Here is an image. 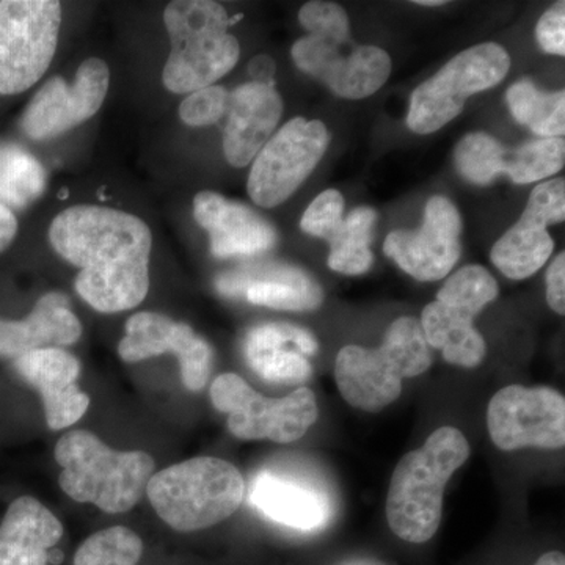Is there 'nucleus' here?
<instances>
[{
  "label": "nucleus",
  "instance_id": "obj_16",
  "mask_svg": "<svg viewBox=\"0 0 565 565\" xmlns=\"http://www.w3.org/2000/svg\"><path fill=\"white\" fill-rule=\"evenodd\" d=\"M215 288L225 297H245L259 307L311 311L321 307L323 292L311 275L278 263H258L218 275Z\"/></svg>",
  "mask_w": 565,
  "mask_h": 565
},
{
  "label": "nucleus",
  "instance_id": "obj_2",
  "mask_svg": "<svg viewBox=\"0 0 565 565\" xmlns=\"http://www.w3.org/2000/svg\"><path fill=\"white\" fill-rule=\"evenodd\" d=\"M471 448L465 435L444 426L423 448L408 452L394 468L386 498V520L397 537L411 544L430 541L444 516V494Z\"/></svg>",
  "mask_w": 565,
  "mask_h": 565
},
{
  "label": "nucleus",
  "instance_id": "obj_10",
  "mask_svg": "<svg viewBox=\"0 0 565 565\" xmlns=\"http://www.w3.org/2000/svg\"><path fill=\"white\" fill-rule=\"evenodd\" d=\"M330 143L322 121L292 118L275 132L253 161L247 191L262 207L285 203L321 162Z\"/></svg>",
  "mask_w": 565,
  "mask_h": 565
},
{
  "label": "nucleus",
  "instance_id": "obj_15",
  "mask_svg": "<svg viewBox=\"0 0 565 565\" xmlns=\"http://www.w3.org/2000/svg\"><path fill=\"white\" fill-rule=\"evenodd\" d=\"M169 352L178 356L185 388L203 390L210 381L212 349L192 327L150 311L134 315L126 323L125 338L118 344L125 362L137 363Z\"/></svg>",
  "mask_w": 565,
  "mask_h": 565
},
{
  "label": "nucleus",
  "instance_id": "obj_25",
  "mask_svg": "<svg viewBox=\"0 0 565 565\" xmlns=\"http://www.w3.org/2000/svg\"><path fill=\"white\" fill-rule=\"evenodd\" d=\"M475 316L438 300L427 305L419 321L427 345L440 349L446 362L456 366H479L484 362L487 344L473 327Z\"/></svg>",
  "mask_w": 565,
  "mask_h": 565
},
{
  "label": "nucleus",
  "instance_id": "obj_3",
  "mask_svg": "<svg viewBox=\"0 0 565 565\" xmlns=\"http://www.w3.org/2000/svg\"><path fill=\"white\" fill-rule=\"evenodd\" d=\"M169 61L162 73L167 90L193 93L214 85L236 66L241 44L230 33L228 13L211 0H174L163 11Z\"/></svg>",
  "mask_w": 565,
  "mask_h": 565
},
{
  "label": "nucleus",
  "instance_id": "obj_36",
  "mask_svg": "<svg viewBox=\"0 0 565 565\" xmlns=\"http://www.w3.org/2000/svg\"><path fill=\"white\" fill-rule=\"evenodd\" d=\"M542 50L553 55L565 54V3L557 2L542 14L535 28Z\"/></svg>",
  "mask_w": 565,
  "mask_h": 565
},
{
  "label": "nucleus",
  "instance_id": "obj_8",
  "mask_svg": "<svg viewBox=\"0 0 565 565\" xmlns=\"http://www.w3.org/2000/svg\"><path fill=\"white\" fill-rule=\"evenodd\" d=\"M211 401L218 412L228 415L230 433L241 440L292 444L308 433L319 416L318 401L307 386L269 399L233 373L215 379Z\"/></svg>",
  "mask_w": 565,
  "mask_h": 565
},
{
  "label": "nucleus",
  "instance_id": "obj_41",
  "mask_svg": "<svg viewBox=\"0 0 565 565\" xmlns=\"http://www.w3.org/2000/svg\"><path fill=\"white\" fill-rule=\"evenodd\" d=\"M534 565H565L564 553L548 552L539 557L537 563Z\"/></svg>",
  "mask_w": 565,
  "mask_h": 565
},
{
  "label": "nucleus",
  "instance_id": "obj_33",
  "mask_svg": "<svg viewBox=\"0 0 565 565\" xmlns=\"http://www.w3.org/2000/svg\"><path fill=\"white\" fill-rule=\"evenodd\" d=\"M230 93L221 85H210L191 93L180 106L181 120L189 126H210L228 109Z\"/></svg>",
  "mask_w": 565,
  "mask_h": 565
},
{
  "label": "nucleus",
  "instance_id": "obj_17",
  "mask_svg": "<svg viewBox=\"0 0 565 565\" xmlns=\"http://www.w3.org/2000/svg\"><path fill=\"white\" fill-rule=\"evenodd\" d=\"M14 367L25 382L41 393L51 429L73 426L88 411L90 397L77 386L79 360L65 349H41L25 353L14 360Z\"/></svg>",
  "mask_w": 565,
  "mask_h": 565
},
{
  "label": "nucleus",
  "instance_id": "obj_42",
  "mask_svg": "<svg viewBox=\"0 0 565 565\" xmlns=\"http://www.w3.org/2000/svg\"><path fill=\"white\" fill-rule=\"evenodd\" d=\"M418 6L422 7H435V6H444V0H418Z\"/></svg>",
  "mask_w": 565,
  "mask_h": 565
},
{
  "label": "nucleus",
  "instance_id": "obj_9",
  "mask_svg": "<svg viewBox=\"0 0 565 565\" xmlns=\"http://www.w3.org/2000/svg\"><path fill=\"white\" fill-rule=\"evenodd\" d=\"M62 25L55 0L0 2V95L29 90L50 68Z\"/></svg>",
  "mask_w": 565,
  "mask_h": 565
},
{
  "label": "nucleus",
  "instance_id": "obj_5",
  "mask_svg": "<svg viewBox=\"0 0 565 565\" xmlns=\"http://www.w3.org/2000/svg\"><path fill=\"white\" fill-rule=\"evenodd\" d=\"M433 364L418 319L404 316L386 330L379 349L345 345L334 363L341 396L364 412L384 411L403 393L404 379L416 377Z\"/></svg>",
  "mask_w": 565,
  "mask_h": 565
},
{
  "label": "nucleus",
  "instance_id": "obj_21",
  "mask_svg": "<svg viewBox=\"0 0 565 565\" xmlns=\"http://www.w3.org/2000/svg\"><path fill=\"white\" fill-rule=\"evenodd\" d=\"M82 326L61 292L41 297L22 321L0 318V359L17 360L41 349H62L79 340Z\"/></svg>",
  "mask_w": 565,
  "mask_h": 565
},
{
  "label": "nucleus",
  "instance_id": "obj_39",
  "mask_svg": "<svg viewBox=\"0 0 565 565\" xmlns=\"http://www.w3.org/2000/svg\"><path fill=\"white\" fill-rule=\"evenodd\" d=\"M248 74L258 84H274L275 62L269 55H256L248 63Z\"/></svg>",
  "mask_w": 565,
  "mask_h": 565
},
{
  "label": "nucleus",
  "instance_id": "obj_7",
  "mask_svg": "<svg viewBox=\"0 0 565 565\" xmlns=\"http://www.w3.org/2000/svg\"><path fill=\"white\" fill-rule=\"evenodd\" d=\"M509 68L511 57L500 44H476L460 52L416 88L408 107V128L416 134L438 131L462 114L468 98L500 84Z\"/></svg>",
  "mask_w": 565,
  "mask_h": 565
},
{
  "label": "nucleus",
  "instance_id": "obj_14",
  "mask_svg": "<svg viewBox=\"0 0 565 565\" xmlns=\"http://www.w3.org/2000/svg\"><path fill=\"white\" fill-rule=\"evenodd\" d=\"M459 211L445 196H433L426 204L422 228L388 234L384 252L415 280L437 281L451 273L460 258Z\"/></svg>",
  "mask_w": 565,
  "mask_h": 565
},
{
  "label": "nucleus",
  "instance_id": "obj_18",
  "mask_svg": "<svg viewBox=\"0 0 565 565\" xmlns=\"http://www.w3.org/2000/svg\"><path fill=\"white\" fill-rule=\"evenodd\" d=\"M193 218L210 234L211 253L217 258L253 256L277 244V232L270 223L250 207L230 202L221 193H196Z\"/></svg>",
  "mask_w": 565,
  "mask_h": 565
},
{
  "label": "nucleus",
  "instance_id": "obj_1",
  "mask_svg": "<svg viewBox=\"0 0 565 565\" xmlns=\"http://www.w3.org/2000/svg\"><path fill=\"white\" fill-rule=\"evenodd\" d=\"M50 241L79 269L76 291L99 313H120L143 302L152 234L141 218L111 207L71 206L52 221Z\"/></svg>",
  "mask_w": 565,
  "mask_h": 565
},
{
  "label": "nucleus",
  "instance_id": "obj_19",
  "mask_svg": "<svg viewBox=\"0 0 565 565\" xmlns=\"http://www.w3.org/2000/svg\"><path fill=\"white\" fill-rule=\"evenodd\" d=\"M226 115L223 152L233 167L244 169L255 161L280 122V93L275 90L274 84L250 82L241 85L230 95Z\"/></svg>",
  "mask_w": 565,
  "mask_h": 565
},
{
  "label": "nucleus",
  "instance_id": "obj_24",
  "mask_svg": "<svg viewBox=\"0 0 565 565\" xmlns=\"http://www.w3.org/2000/svg\"><path fill=\"white\" fill-rule=\"evenodd\" d=\"M535 211L526 204L520 221L493 245L492 263L512 280H525L541 270L555 248V241L546 233L552 218Z\"/></svg>",
  "mask_w": 565,
  "mask_h": 565
},
{
  "label": "nucleus",
  "instance_id": "obj_35",
  "mask_svg": "<svg viewBox=\"0 0 565 565\" xmlns=\"http://www.w3.org/2000/svg\"><path fill=\"white\" fill-rule=\"evenodd\" d=\"M377 214L371 207H356L343 218L340 230L329 241L334 247H370Z\"/></svg>",
  "mask_w": 565,
  "mask_h": 565
},
{
  "label": "nucleus",
  "instance_id": "obj_32",
  "mask_svg": "<svg viewBox=\"0 0 565 565\" xmlns=\"http://www.w3.org/2000/svg\"><path fill=\"white\" fill-rule=\"evenodd\" d=\"M344 199L340 192H322L305 211L300 228L310 236L330 241L343 223Z\"/></svg>",
  "mask_w": 565,
  "mask_h": 565
},
{
  "label": "nucleus",
  "instance_id": "obj_30",
  "mask_svg": "<svg viewBox=\"0 0 565 565\" xmlns=\"http://www.w3.org/2000/svg\"><path fill=\"white\" fill-rule=\"evenodd\" d=\"M504 150L503 145L489 134H468L456 148L457 170L473 184H492L501 174Z\"/></svg>",
  "mask_w": 565,
  "mask_h": 565
},
{
  "label": "nucleus",
  "instance_id": "obj_12",
  "mask_svg": "<svg viewBox=\"0 0 565 565\" xmlns=\"http://www.w3.org/2000/svg\"><path fill=\"white\" fill-rule=\"evenodd\" d=\"M291 54L297 68L345 99L374 95L392 74V58L384 50L353 44L351 36L307 35L296 41Z\"/></svg>",
  "mask_w": 565,
  "mask_h": 565
},
{
  "label": "nucleus",
  "instance_id": "obj_34",
  "mask_svg": "<svg viewBox=\"0 0 565 565\" xmlns=\"http://www.w3.org/2000/svg\"><path fill=\"white\" fill-rule=\"evenodd\" d=\"M299 21L308 31V35L351 36L348 14L343 7L333 2H308L299 11Z\"/></svg>",
  "mask_w": 565,
  "mask_h": 565
},
{
  "label": "nucleus",
  "instance_id": "obj_11",
  "mask_svg": "<svg viewBox=\"0 0 565 565\" xmlns=\"http://www.w3.org/2000/svg\"><path fill=\"white\" fill-rule=\"evenodd\" d=\"M487 427L501 451L564 448V396L546 386H505L490 401Z\"/></svg>",
  "mask_w": 565,
  "mask_h": 565
},
{
  "label": "nucleus",
  "instance_id": "obj_23",
  "mask_svg": "<svg viewBox=\"0 0 565 565\" xmlns=\"http://www.w3.org/2000/svg\"><path fill=\"white\" fill-rule=\"evenodd\" d=\"M62 535L61 520L46 505L18 498L0 525V565H46Z\"/></svg>",
  "mask_w": 565,
  "mask_h": 565
},
{
  "label": "nucleus",
  "instance_id": "obj_6",
  "mask_svg": "<svg viewBox=\"0 0 565 565\" xmlns=\"http://www.w3.org/2000/svg\"><path fill=\"white\" fill-rule=\"evenodd\" d=\"M147 494L167 525L191 533L232 516L243 504L245 482L233 463L196 457L152 475Z\"/></svg>",
  "mask_w": 565,
  "mask_h": 565
},
{
  "label": "nucleus",
  "instance_id": "obj_20",
  "mask_svg": "<svg viewBox=\"0 0 565 565\" xmlns=\"http://www.w3.org/2000/svg\"><path fill=\"white\" fill-rule=\"evenodd\" d=\"M318 341L308 330L291 323H264L245 338L247 363L264 381L273 384H303L313 373L308 356Z\"/></svg>",
  "mask_w": 565,
  "mask_h": 565
},
{
  "label": "nucleus",
  "instance_id": "obj_27",
  "mask_svg": "<svg viewBox=\"0 0 565 565\" xmlns=\"http://www.w3.org/2000/svg\"><path fill=\"white\" fill-rule=\"evenodd\" d=\"M46 188V173L35 158L14 145H0V203L24 210Z\"/></svg>",
  "mask_w": 565,
  "mask_h": 565
},
{
  "label": "nucleus",
  "instance_id": "obj_31",
  "mask_svg": "<svg viewBox=\"0 0 565 565\" xmlns=\"http://www.w3.org/2000/svg\"><path fill=\"white\" fill-rule=\"evenodd\" d=\"M500 292L493 275L481 266L462 267L445 282L437 294L438 302L465 308L478 315L487 303L493 302Z\"/></svg>",
  "mask_w": 565,
  "mask_h": 565
},
{
  "label": "nucleus",
  "instance_id": "obj_22",
  "mask_svg": "<svg viewBox=\"0 0 565 565\" xmlns=\"http://www.w3.org/2000/svg\"><path fill=\"white\" fill-rule=\"evenodd\" d=\"M248 498L267 519L294 530H319L332 516L330 498L318 486L270 471L256 476Z\"/></svg>",
  "mask_w": 565,
  "mask_h": 565
},
{
  "label": "nucleus",
  "instance_id": "obj_28",
  "mask_svg": "<svg viewBox=\"0 0 565 565\" xmlns=\"http://www.w3.org/2000/svg\"><path fill=\"white\" fill-rule=\"evenodd\" d=\"M565 162L563 137L527 141L516 150H504L501 174L515 184H531L559 172Z\"/></svg>",
  "mask_w": 565,
  "mask_h": 565
},
{
  "label": "nucleus",
  "instance_id": "obj_40",
  "mask_svg": "<svg viewBox=\"0 0 565 565\" xmlns=\"http://www.w3.org/2000/svg\"><path fill=\"white\" fill-rule=\"evenodd\" d=\"M18 233V221L13 211L0 203V253L6 250Z\"/></svg>",
  "mask_w": 565,
  "mask_h": 565
},
{
  "label": "nucleus",
  "instance_id": "obj_29",
  "mask_svg": "<svg viewBox=\"0 0 565 565\" xmlns=\"http://www.w3.org/2000/svg\"><path fill=\"white\" fill-rule=\"evenodd\" d=\"M141 555L139 535L125 526H111L90 535L77 548L74 565H137Z\"/></svg>",
  "mask_w": 565,
  "mask_h": 565
},
{
  "label": "nucleus",
  "instance_id": "obj_4",
  "mask_svg": "<svg viewBox=\"0 0 565 565\" xmlns=\"http://www.w3.org/2000/svg\"><path fill=\"white\" fill-rule=\"evenodd\" d=\"M63 492L107 514L131 511L147 492L154 459L141 451H114L95 434L74 430L55 446Z\"/></svg>",
  "mask_w": 565,
  "mask_h": 565
},
{
  "label": "nucleus",
  "instance_id": "obj_37",
  "mask_svg": "<svg viewBox=\"0 0 565 565\" xmlns=\"http://www.w3.org/2000/svg\"><path fill=\"white\" fill-rule=\"evenodd\" d=\"M373 262L370 247L330 248L329 267L338 274L362 275L371 269Z\"/></svg>",
  "mask_w": 565,
  "mask_h": 565
},
{
  "label": "nucleus",
  "instance_id": "obj_26",
  "mask_svg": "<svg viewBox=\"0 0 565 565\" xmlns=\"http://www.w3.org/2000/svg\"><path fill=\"white\" fill-rule=\"evenodd\" d=\"M509 110L520 125L542 139L563 137L565 132V93L537 90L531 81H519L505 95Z\"/></svg>",
  "mask_w": 565,
  "mask_h": 565
},
{
  "label": "nucleus",
  "instance_id": "obj_38",
  "mask_svg": "<svg viewBox=\"0 0 565 565\" xmlns=\"http://www.w3.org/2000/svg\"><path fill=\"white\" fill-rule=\"evenodd\" d=\"M546 302L555 313H565V255L556 256L555 262L546 270Z\"/></svg>",
  "mask_w": 565,
  "mask_h": 565
},
{
  "label": "nucleus",
  "instance_id": "obj_13",
  "mask_svg": "<svg viewBox=\"0 0 565 565\" xmlns=\"http://www.w3.org/2000/svg\"><path fill=\"white\" fill-rule=\"evenodd\" d=\"M109 82V66L96 57L82 62L71 84L62 77H52L36 92L22 115V132L32 140H46L90 120L102 109Z\"/></svg>",
  "mask_w": 565,
  "mask_h": 565
}]
</instances>
